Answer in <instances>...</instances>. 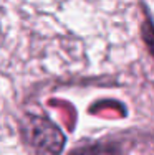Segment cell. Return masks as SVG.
Masks as SVG:
<instances>
[{
  "label": "cell",
  "instance_id": "obj_1",
  "mask_svg": "<svg viewBox=\"0 0 154 155\" xmlns=\"http://www.w3.org/2000/svg\"><path fill=\"white\" fill-rule=\"evenodd\" d=\"M30 140L43 153H58L63 147V135L46 119H32L30 122Z\"/></svg>",
  "mask_w": 154,
  "mask_h": 155
}]
</instances>
